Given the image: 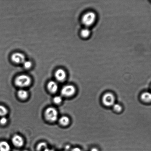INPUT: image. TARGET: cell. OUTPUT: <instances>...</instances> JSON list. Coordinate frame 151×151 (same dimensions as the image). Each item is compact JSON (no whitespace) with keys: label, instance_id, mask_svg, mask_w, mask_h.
<instances>
[{"label":"cell","instance_id":"obj_1","mask_svg":"<svg viewBox=\"0 0 151 151\" xmlns=\"http://www.w3.org/2000/svg\"><path fill=\"white\" fill-rule=\"evenodd\" d=\"M31 79L29 76L24 75L19 76L15 80V84L17 86L24 87L27 86L30 84Z\"/></svg>","mask_w":151,"mask_h":151},{"label":"cell","instance_id":"obj_2","mask_svg":"<svg viewBox=\"0 0 151 151\" xmlns=\"http://www.w3.org/2000/svg\"><path fill=\"white\" fill-rule=\"evenodd\" d=\"M96 15L93 12H88L86 13L83 16L82 22L83 24L86 27H89L95 22Z\"/></svg>","mask_w":151,"mask_h":151},{"label":"cell","instance_id":"obj_3","mask_svg":"<svg viewBox=\"0 0 151 151\" xmlns=\"http://www.w3.org/2000/svg\"><path fill=\"white\" fill-rule=\"evenodd\" d=\"M45 116L47 120L51 122H54L57 119L58 112L55 108L49 107L45 111Z\"/></svg>","mask_w":151,"mask_h":151},{"label":"cell","instance_id":"obj_4","mask_svg":"<svg viewBox=\"0 0 151 151\" xmlns=\"http://www.w3.org/2000/svg\"><path fill=\"white\" fill-rule=\"evenodd\" d=\"M102 101L105 106H113L115 103L114 96L111 93H106L103 96Z\"/></svg>","mask_w":151,"mask_h":151},{"label":"cell","instance_id":"obj_5","mask_svg":"<svg viewBox=\"0 0 151 151\" xmlns=\"http://www.w3.org/2000/svg\"><path fill=\"white\" fill-rule=\"evenodd\" d=\"M75 92V87L72 85L65 86L62 89L61 91L62 94L66 97H69L73 95Z\"/></svg>","mask_w":151,"mask_h":151},{"label":"cell","instance_id":"obj_6","mask_svg":"<svg viewBox=\"0 0 151 151\" xmlns=\"http://www.w3.org/2000/svg\"><path fill=\"white\" fill-rule=\"evenodd\" d=\"M11 60L13 63L16 64L23 63L26 60L24 55L22 53L19 52L13 54L12 56Z\"/></svg>","mask_w":151,"mask_h":151},{"label":"cell","instance_id":"obj_7","mask_svg":"<svg viewBox=\"0 0 151 151\" xmlns=\"http://www.w3.org/2000/svg\"><path fill=\"white\" fill-rule=\"evenodd\" d=\"M12 142L14 146L18 147H21L24 144L23 139L20 135H15L12 139Z\"/></svg>","mask_w":151,"mask_h":151},{"label":"cell","instance_id":"obj_8","mask_svg":"<svg viewBox=\"0 0 151 151\" xmlns=\"http://www.w3.org/2000/svg\"><path fill=\"white\" fill-rule=\"evenodd\" d=\"M55 77L57 81H64L66 77V72L63 69H59L55 72Z\"/></svg>","mask_w":151,"mask_h":151},{"label":"cell","instance_id":"obj_9","mask_svg":"<svg viewBox=\"0 0 151 151\" xmlns=\"http://www.w3.org/2000/svg\"><path fill=\"white\" fill-rule=\"evenodd\" d=\"M48 89L52 93L56 92L58 89V86L57 83L51 81L49 82L48 84Z\"/></svg>","mask_w":151,"mask_h":151},{"label":"cell","instance_id":"obj_10","mask_svg":"<svg viewBox=\"0 0 151 151\" xmlns=\"http://www.w3.org/2000/svg\"><path fill=\"white\" fill-rule=\"evenodd\" d=\"M10 146L8 142L6 141L0 142V151H10Z\"/></svg>","mask_w":151,"mask_h":151},{"label":"cell","instance_id":"obj_11","mask_svg":"<svg viewBox=\"0 0 151 151\" xmlns=\"http://www.w3.org/2000/svg\"><path fill=\"white\" fill-rule=\"evenodd\" d=\"M141 98L142 100L146 102H150L151 100V94L150 93H144L142 94Z\"/></svg>","mask_w":151,"mask_h":151},{"label":"cell","instance_id":"obj_12","mask_svg":"<svg viewBox=\"0 0 151 151\" xmlns=\"http://www.w3.org/2000/svg\"><path fill=\"white\" fill-rule=\"evenodd\" d=\"M28 95V92L26 90H20L18 91V96L21 99H26Z\"/></svg>","mask_w":151,"mask_h":151},{"label":"cell","instance_id":"obj_13","mask_svg":"<svg viewBox=\"0 0 151 151\" xmlns=\"http://www.w3.org/2000/svg\"><path fill=\"white\" fill-rule=\"evenodd\" d=\"M81 34L83 38H87L89 36L90 32L88 28H86L81 30Z\"/></svg>","mask_w":151,"mask_h":151},{"label":"cell","instance_id":"obj_14","mask_svg":"<svg viewBox=\"0 0 151 151\" xmlns=\"http://www.w3.org/2000/svg\"><path fill=\"white\" fill-rule=\"evenodd\" d=\"M69 118L66 116H63L60 118V122L61 125L63 126L67 125L69 123Z\"/></svg>","mask_w":151,"mask_h":151},{"label":"cell","instance_id":"obj_15","mask_svg":"<svg viewBox=\"0 0 151 151\" xmlns=\"http://www.w3.org/2000/svg\"><path fill=\"white\" fill-rule=\"evenodd\" d=\"M47 149V146L46 143L44 142H41L39 143L37 147V149L38 151H44Z\"/></svg>","mask_w":151,"mask_h":151},{"label":"cell","instance_id":"obj_16","mask_svg":"<svg viewBox=\"0 0 151 151\" xmlns=\"http://www.w3.org/2000/svg\"><path fill=\"white\" fill-rule=\"evenodd\" d=\"M7 113V110L4 106H0V116H4Z\"/></svg>","mask_w":151,"mask_h":151},{"label":"cell","instance_id":"obj_17","mask_svg":"<svg viewBox=\"0 0 151 151\" xmlns=\"http://www.w3.org/2000/svg\"><path fill=\"white\" fill-rule=\"evenodd\" d=\"M23 64L24 66V67L26 69L30 68L32 65V62L30 61H29V60H27V61L25 60V61L24 62Z\"/></svg>","mask_w":151,"mask_h":151},{"label":"cell","instance_id":"obj_18","mask_svg":"<svg viewBox=\"0 0 151 151\" xmlns=\"http://www.w3.org/2000/svg\"><path fill=\"white\" fill-rule=\"evenodd\" d=\"M113 106V109L115 111L119 112L122 110V107L119 104H114Z\"/></svg>","mask_w":151,"mask_h":151},{"label":"cell","instance_id":"obj_19","mask_svg":"<svg viewBox=\"0 0 151 151\" xmlns=\"http://www.w3.org/2000/svg\"><path fill=\"white\" fill-rule=\"evenodd\" d=\"M54 101L55 103L58 104L62 101V99L61 97L60 96H57L55 97L54 99Z\"/></svg>","mask_w":151,"mask_h":151},{"label":"cell","instance_id":"obj_20","mask_svg":"<svg viewBox=\"0 0 151 151\" xmlns=\"http://www.w3.org/2000/svg\"><path fill=\"white\" fill-rule=\"evenodd\" d=\"M7 122V118L6 117H3L1 118V119H0V123H1V125H4Z\"/></svg>","mask_w":151,"mask_h":151},{"label":"cell","instance_id":"obj_21","mask_svg":"<svg viewBox=\"0 0 151 151\" xmlns=\"http://www.w3.org/2000/svg\"><path fill=\"white\" fill-rule=\"evenodd\" d=\"M71 151H82L81 149L79 148L76 147L74 148Z\"/></svg>","mask_w":151,"mask_h":151},{"label":"cell","instance_id":"obj_22","mask_svg":"<svg viewBox=\"0 0 151 151\" xmlns=\"http://www.w3.org/2000/svg\"><path fill=\"white\" fill-rule=\"evenodd\" d=\"M29 151L27 150H24V151Z\"/></svg>","mask_w":151,"mask_h":151}]
</instances>
